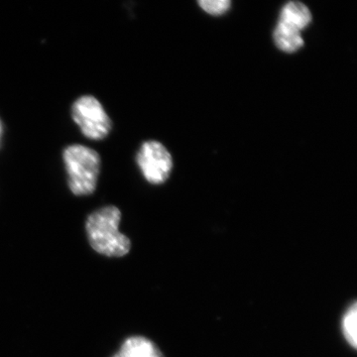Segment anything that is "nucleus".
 <instances>
[{"label":"nucleus","mask_w":357,"mask_h":357,"mask_svg":"<svg viewBox=\"0 0 357 357\" xmlns=\"http://www.w3.org/2000/svg\"><path fill=\"white\" fill-rule=\"evenodd\" d=\"M312 22V13L304 3L290 1L283 7L276 29L274 42L281 51L295 53L304 46L301 32Z\"/></svg>","instance_id":"3"},{"label":"nucleus","mask_w":357,"mask_h":357,"mask_svg":"<svg viewBox=\"0 0 357 357\" xmlns=\"http://www.w3.org/2000/svg\"><path fill=\"white\" fill-rule=\"evenodd\" d=\"M64 162L73 194L76 196L93 194L100 175V155L91 148L72 145L65 149Z\"/></svg>","instance_id":"2"},{"label":"nucleus","mask_w":357,"mask_h":357,"mask_svg":"<svg viewBox=\"0 0 357 357\" xmlns=\"http://www.w3.org/2000/svg\"><path fill=\"white\" fill-rule=\"evenodd\" d=\"M357 307L356 303H354L349 311L344 314V321H342V331L345 340L354 349H356L357 345Z\"/></svg>","instance_id":"7"},{"label":"nucleus","mask_w":357,"mask_h":357,"mask_svg":"<svg viewBox=\"0 0 357 357\" xmlns=\"http://www.w3.org/2000/svg\"><path fill=\"white\" fill-rule=\"evenodd\" d=\"M137 164L144 178L155 185L165 182L173 168L170 152L158 141L143 143L137 154Z\"/></svg>","instance_id":"5"},{"label":"nucleus","mask_w":357,"mask_h":357,"mask_svg":"<svg viewBox=\"0 0 357 357\" xmlns=\"http://www.w3.org/2000/svg\"><path fill=\"white\" fill-rule=\"evenodd\" d=\"M121 220V211L114 206L100 208L89 215L86 234L96 252L109 257H122L130 251V241L119 231Z\"/></svg>","instance_id":"1"},{"label":"nucleus","mask_w":357,"mask_h":357,"mask_svg":"<svg viewBox=\"0 0 357 357\" xmlns=\"http://www.w3.org/2000/svg\"><path fill=\"white\" fill-rule=\"evenodd\" d=\"M73 119L86 137L102 140L112 130V121L102 105L91 96L79 98L73 105Z\"/></svg>","instance_id":"4"},{"label":"nucleus","mask_w":357,"mask_h":357,"mask_svg":"<svg viewBox=\"0 0 357 357\" xmlns=\"http://www.w3.org/2000/svg\"><path fill=\"white\" fill-rule=\"evenodd\" d=\"M199 6L211 15H222L230 8V0H198Z\"/></svg>","instance_id":"8"},{"label":"nucleus","mask_w":357,"mask_h":357,"mask_svg":"<svg viewBox=\"0 0 357 357\" xmlns=\"http://www.w3.org/2000/svg\"><path fill=\"white\" fill-rule=\"evenodd\" d=\"M114 357H164L158 347L146 337H129L122 344L121 351Z\"/></svg>","instance_id":"6"}]
</instances>
